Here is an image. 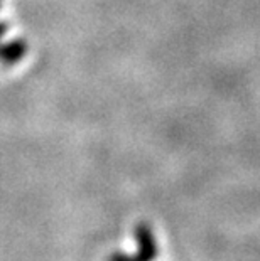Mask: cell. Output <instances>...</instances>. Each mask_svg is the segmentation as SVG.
I'll use <instances>...</instances> for the list:
<instances>
[{
	"instance_id": "6da1fadb",
	"label": "cell",
	"mask_w": 260,
	"mask_h": 261,
	"mask_svg": "<svg viewBox=\"0 0 260 261\" xmlns=\"http://www.w3.org/2000/svg\"><path fill=\"white\" fill-rule=\"evenodd\" d=\"M135 238L139 243V251L134 256L124 253H113L110 254L108 261H154L157 258V243L154 238V232L151 226L146 223H140L135 226Z\"/></svg>"
},
{
	"instance_id": "7a4b0ae2",
	"label": "cell",
	"mask_w": 260,
	"mask_h": 261,
	"mask_svg": "<svg viewBox=\"0 0 260 261\" xmlns=\"http://www.w3.org/2000/svg\"><path fill=\"white\" fill-rule=\"evenodd\" d=\"M27 42L24 39H12L9 42H0V64L14 66L26 56Z\"/></svg>"
},
{
	"instance_id": "3957f363",
	"label": "cell",
	"mask_w": 260,
	"mask_h": 261,
	"mask_svg": "<svg viewBox=\"0 0 260 261\" xmlns=\"http://www.w3.org/2000/svg\"><path fill=\"white\" fill-rule=\"evenodd\" d=\"M9 31V24L5 20H0V41H2V37L7 34Z\"/></svg>"
},
{
	"instance_id": "277c9868",
	"label": "cell",
	"mask_w": 260,
	"mask_h": 261,
	"mask_svg": "<svg viewBox=\"0 0 260 261\" xmlns=\"http://www.w3.org/2000/svg\"><path fill=\"white\" fill-rule=\"evenodd\" d=\"M0 5H2V0H0Z\"/></svg>"
}]
</instances>
